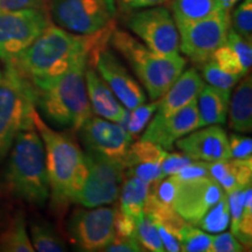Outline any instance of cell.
<instances>
[{
  "instance_id": "6da1fadb",
  "label": "cell",
  "mask_w": 252,
  "mask_h": 252,
  "mask_svg": "<svg viewBox=\"0 0 252 252\" xmlns=\"http://www.w3.org/2000/svg\"><path fill=\"white\" fill-rule=\"evenodd\" d=\"M115 26L90 35L69 33L50 24L32 45L8 62L35 89L67 72L78 63L88 61L91 50L109 42Z\"/></svg>"
},
{
  "instance_id": "7a4b0ae2",
  "label": "cell",
  "mask_w": 252,
  "mask_h": 252,
  "mask_svg": "<svg viewBox=\"0 0 252 252\" xmlns=\"http://www.w3.org/2000/svg\"><path fill=\"white\" fill-rule=\"evenodd\" d=\"M34 126L43 141L49 196L58 209L76 202L87 176L86 156L70 133L50 128L35 110Z\"/></svg>"
},
{
  "instance_id": "3957f363",
  "label": "cell",
  "mask_w": 252,
  "mask_h": 252,
  "mask_svg": "<svg viewBox=\"0 0 252 252\" xmlns=\"http://www.w3.org/2000/svg\"><path fill=\"white\" fill-rule=\"evenodd\" d=\"M5 173L12 194L27 203L42 207L49 198V181L43 141L35 126L14 139Z\"/></svg>"
},
{
  "instance_id": "277c9868",
  "label": "cell",
  "mask_w": 252,
  "mask_h": 252,
  "mask_svg": "<svg viewBox=\"0 0 252 252\" xmlns=\"http://www.w3.org/2000/svg\"><path fill=\"white\" fill-rule=\"evenodd\" d=\"M88 61L81 62L67 72L35 89L36 108L43 117L56 127L78 131L93 116L86 87Z\"/></svg>"
},
{
  "instance_id": "5b68a950",
  "label": "cell",
  "mask_w": 252,
  "mask_h": 252,
  "mask_svg": "<svg viewBox=\"0 0 252 252\" xmlns=\"http://www.w3.org/2000/svg\"><path fill=\"white\" fill-rule=\"evenodd\" d=\"M109 41L128 62L152 100L162 97L186 67V60L179 53L157 54L124 31L115 28Z\"/></svg>"
},
{
  "instance_id": "8992f818",
  "label": "cell",
  "mask_w": 252,
  "mask_h": 252,
  "mask_svg": "<svg viewBox=\"0 0 252 252\" xmlns=\"http://www.w3.org/2000/svg\"><path fill=\"white\" fill-rule=\"evenodd\" d=\"M35 89L17 69L6 63L0 80V161L21 131L34 127Z\"/></svg>"
},
{
  "instance_id": "52a82bcc",
  "label": "cell",
  "mask_w": 252,
  "mask_h": 252,
  "mask_svg": "<svg viewBox=\"0 0 252 252\" xmlns=\"http://www.w3.org/2000/svg\"><path fill=\"white\" fill-rule=\"evenodd\" d=\"M87 176L76 202L84 208L111 204L119 197L126 178L124 162L86 152Z\"/></svg>"
},
{
  "instance_id": "ba28073f",
  "label": "cell",
  "mask_w": 252,
  "mask_h": 252,
  "mask_svg": "<svg viewBox=\"0 0 252 252\" xmlns=\"http://www.w3.org/2000/svg\"><path fill=\"white\" fill-rule=\"evenodd\" d=\"M50 25L46 9L0 11V60L11 62Z\"/></svg>"
},
{
  "instance_id": "9c48e42d",
  "label": "cell",
  "mask_w": 252,
  "mask_h": 252,
  "mask_svg": "<svg viewBox=\"0 0 252 252\" xmlns=\"http://www.w3.org/2000/svg\"><path fill=\"white\" fill-rule=\"evenodd\" d=\"M179 49L196 64H203L225 42L230 13L217 11L194 23L179 25Z\"/></svg>"
},
{
  "instance_id": "30bf717a",
  "label": "cell",
  "mask_w": 252,
  "mask_h": 252,
  "mask_svg": "<svg viewBox=\"0 0 252 252\" xmlns=\"http://www.w3.org/2000/svg\"><path fill=\"white\" fill-rule=\"evenodd\" d=\"M126 25L147 48L160 55L179 53V32L174 18L162 6L132 11L126 19Z\"/></svg>"
},
{
  "instance_id": "8fae6325",
  "label": "cell",
  "mask_w": 252,
  "mask_h": 252,
  "mask_svg": "<svg viewBox=\"0 0 252 252\" xmlns=\"http://www.w3.org/2000/svg\"><path fill=\"white\" fill-rule=\"evenodd\" d=\"M49 11L59 27L90 35L112 25L108 0H50Z\"/></svg>"
},
{
  "instance_id": "7c38bea8",
  "label": "cell",
  "mask_w": 252,
  "mask_h": 252,
  "mask_svg": "<svg viewBox=\"0 0 252 252\" xmlns=\"http://www.w3.org/2000/svg\"><path fill=\"white\" fill-rule=\"evenodd\" d=\"M77 209L68 222V234L81 251H104L115 237L116 207Z\"/></svg>"
},
{
  "instance_id": "4fadbf2b",
  "label": "cell",
  "mask_w": 252,
  "mask_h": 252,
  "mask_svg": "<svg viewBox=\"0 0 252 252\" xmlns=\"http://www.w3.org/2000/svg\"><path fill=\"white\" fill-rule=\"evenodd\" d=\"M88 64L96 69L125 109L132 110L146 102L143 88L117 56L106 48V43L97 46L90 53Z\"/></svg>"
},
{
  "instance_id": "5bb4252c",
  "label": "cell",
  "mask_w": 252,
  "mask_h": 252,
  "mask_svg": "<svg viewBox=\"0 0 252 252\" xmlns=\"http://www.w3.org/2000/svg\"><path fill=\"white\" fill-rule=\"evenodd\" d=\"M224 194L225 191L212 175L178 180L173 208L186 222L195 225Z\"/></svg>"
},
{
  "instance_id": "9a60e30c",
  "label": "cell",
  "mask_w": 252,
  "mask_h": 252,
  "mask_svg": "<svg viewBox=\"0 0 252 252\" xmlns=\"http://www.w3.org/2000/svg\"><path fill=\"white\" fill-rule=\"evenodd\" d=\"M87 152L124 162L132 137L118 123L91 116L78 128Z\"/></svg>"
},
{
  "instance_id": "2e32d148",
  "label": "cell",
  "mask_w": 252,
  "mask_h": 252,
  "mask_svg": "<svg viewBox=\"0 0 252 252\" xmlns=\"http://www.w3.org/2000/svg\"><path fill=\"white\" fill-rule=\"evenodd\" d=\"M200 127L197 100L194 99L169 117H154L147 125L141 139L159 145L166 151H171L176 140Z\"/></svg>"
},
{
  "instance_id": "e0dca14e",
  "label": "cell",
  "mask_w": 252,
  "mask_h": 252,
  "mask_svg": "<svg viewBox=\"0 0 252 252\" xmlns=\"http://www.w3.org/2000/svg\"><path fill=\"white\" fill-rule=\"evenodd\" d=\"M175 144L182 153L198 161L215 162L231 158L228 134L220 125L197 128L176 140Z\"/></svg>"
},
{
  "instance_id": "ac0fdd59",
  "label": "cell",
  "mask_w": 252,
  "mask_h": 252,
  "mask_svg": "<svg viewBox=\"0 0 252 252\" xmlns=\"http://www.w3.org/2000/svg\"><path fill=\"white\" fill-rule=\"evenodd\" d=\"M167 151L159 145L140 139L132 143L124 159L126 175H134L152 184L162 179L161 166Z\"/></svg>"
},
{
  "instance_id": "d6986e66",
  "label": "cell",
  "mask_w": 252,
  "mask_h": 252,
  "mask_svg": "<svg viewBox=\"0 0 252 252\" xmlns=\"http://www.w3.org/2000/svg\"><path fill=\"white\" fill-rule=\"evenodd\" d=\"M204 80L195 68L182 71L172 87L159 98L157 113L154 117L166 118L196 99L204 86Z\"/></svg>"
},
{
  "instance_id": "ffe728a7",
  "label": "cell",
  "mask_w": 252,
  "mask_h": 252,
  "mask_svg": "<svg viewBox=\"0 0 252 252\" xmlns=\"http://www.w3.org/2000/svg\"><path fill=\"white\" fill-rule=\"evenodd\" d=\"M84 77H86V87L91 110L104 119L121 123L125 118L127 109H125L119 102L108 83L100 77L96 69L88 63Z\"/></svg>"
},
{
  "instance_id": "44dd1931",
  "label": "cell",
  "mask_w": 252,
  "mask_h": 252,
  "mask_svg": "<svg viewBox=\"0 0 252 252\" xmlns=\"http://www.w3.org/2000/svg\"><path fill=\"white\" fill-rule=\"evenodd\" d=\"M209 174L220 185L225 194L251 185L252 158L234 159L230 158L215 162H207Z\"/></svg>"
},
{
  "instance_id": "7402d4cb",
  "label": "cell",
  "mask_w": 252,
  "mask_h": 252,
  "mask_svg": "<svg viewBox=\"0 0 252 252\" xmlns=\"http://www.w3.org/2000/svg\"><path fill=\"white\" fill-rule=\"evenodd\" d=\"M196 100L201 127L225 124L229 111L230 91L204 84Z\"/></svg>"
},
{
  "instance_id": "603a6c76",
  "label": "cell",
  "mask_w": 252,
  "mask_h": 252,
  "mask_svg": "<svg viewBox=\"0 0 252 252\" xmlns=\"http://www.w3.org/2000/svg\"><path fill=\"white\" fill-rule=\"evenodd\" d=\"M229 126L238 133H250L252 130V81L245 75L239 80L231 102H229Z\"/></svg>"
},
{
  "instance_id": "cb8c5ba5",
  "label": "cell",
  "mask_w": 252,
  "mask_h": 252,
  "mask_svg": "<svg viewBox=\"0 0 252 252\" xmlns=\"http://www.w3.org/2000/svg\"><path fill=\"white\" fill-rule=\"evenodd\" d=\"M150 185L134 175H126L121 189L119 210L134 220H140L144 216V207L149 195Z\"/></svg>"
},
{
  "instance_id": "d4e9b609",
  "label": "cell",
  "mask_w": 252,
  "mask_h": 252,
  "mask_svg": "<svg viewBox=\"0 0 252 252\" xmlns=\"http://www.w3.org/2000/svg\"><path fill=\"white\" fill-rule=\"evenodd\" d=\"M176 26L194 23L219 11L216 0H167Z\"/></svg>"
},
{
  "instance_id": "484cf974",
  "label": "cell",
  "mask_w": 252,
  "mask_h": 252,
  "mask_svg": "<svg viewBox=\"0 0 252 252\" xmlns=\"http://www.w3.org/2000/svg\"><path fill=\"white\" fill-rule=\"evenodd\" d=\"M0 250L6 252L35 251L28 236L26 220L23 213H18L11 220L7 228L0 236Z\"/></svg>"
},
{
  "instance_id": "4316f807",
  "label": "cell",
  "mask_w": 252,
  "mask_h": 252,
  "mask_svg": "<svg viewBox=\"0 0 252 252\" xmlns=\"http://www.w3.org/2000/svg\"><path fill=\"white\" fill-rule=\"evenodd\" d=\"M32 244L39 252H63L65 244L56 230L45 220H34L31 224Z\"/></svg>"
},
{
  "instance_id": "83f0119b",
  "label": "cell",
  "mask_w": 252,
  "mask_h": 252,
  "mask_svg": "<svg viewBox=\"0 0 252 252\" xmlns=\"http://www.w3.org/2000/svg\"><path fill=\"white\" fill-rule=\"evenodd\" d=\"M195 225L204 231L214 234L225 231L230 225V212L226 194L223 195L219 202L214 204Z\"/></svg>"
},
{
  "instance_id": "f1b7e54d",
  "label": "cell",
  "mask_w": 252,
  "mask_h": 252,
  "mask_svg": "<svg viewBox=\"0 0 252 252\" xmlns=\"http://www.w3.org/2000/svg\"><path fill=\"white\" fill-rule=\"evenodd\" d=\"M158 105H159V99H156L150 104L144 103L137 108L127 110L125 118L118 124L125 128L126 132L132 137V139H134L141 133L145 126L150 122L153 113L157 111Z\"/></svg>"
},
{
  "instance_id": "f546056e",
  "label": "cell",
  "mask_w": 252,
  "mask_h": 252,
  "mask_svg": "<svg viewBox=\"0 0 252 252\" xmlns=\"http://www.w3.org/2000/svg\"><path fill=\"white\" fill-rule=\"evenodd\" d=\"M212 242L213 236L188 222L181 231L180 247L184 252H209Z\"/></svg>"
},
{
  "instance_id": "4dcf8cb0",
  "label": "cell",
  "mask_w": 252,
  "mask_h": 252,
  "mask_svg": "<svg viewBox=\"0 0 252 252\" xmlns=\"http://www.w3.org/2000/svg\"><path fill=\"white\" fill-rule=\"evenodd\" d=\"M231 234L244 245L250 249L252 245V189L248 186L245 190V202L243 212L235 224L231 225Z\"/></svg>"
},
{
  "instance_id": "1f68e13d",
  "label": "cell",
  "mask_w": 252,
  "mask_h": 252,
  "mask_svg": "<svg viewBox=\"0 0 252 252\" xmlns=\"http://www.w3.org/2000/svg\"><path fill=\"white\" fill-rule=\"evenodd\" d=\"M134 238L138 242V244L140 245L143 251H165V248H163L161 238H160L156 224L146 215H144L143 219L138 222Z\"/></svg>"
},
{
  "instance_id": "d6a6232c",
  "label": "cell",
  "mask_w": 252,
  "mask_h": 252,
  "mask_svg": "<svg viewBox=\"0 0 252 252\" xmlns=\"http://www.w3.org/2000/svg\"><path fill=\"white\" fill-rule=\"evenodd\" d=\"M202 75L203 80L208 84L226 91H231L232 88L236 87V84L242 78L238 75H234L224 71L212 59H209L206 63L202 64Z\"/></svg>"
},
{
  "instance_id": "836d02e7",
  "label": "cell",
  "mask_w": 252,
  "mask_h": 252,
  "mask_svg": "<svg viewBox=\"0 0 252 252\" xmlns=\"http://www.w3.org/2000/svg\"><path fill=\"white\" fill-rule=\"evenodd\" d=\"M224 43L237 56L242 67L244 68V70L247 72L250 71L252 65L251 40L245 39V37L239 35L238 33H236L232 28H230Z\"/></svg>"
},
{
  "instance_id": "e575fe53",
  "label": "cell",
  "mask_w": 252,
  "mask_h": 252,
  "mask_svg": "<svg viewBox=\"0 0 252 252\" xmlns=\"http://www.w3.org/2000/svg\"><path fill=\"white\" fill-rule=\"evenodd\" d=\"M232 30L245 39L252 35V0H243L232 14Z\"/></svg>"
},
{
  "instance_id": "d590c367",
  "label": "cell",
  "mask_w": 252,
  "mask_h": 252,
  "mask_svg": "<svg viewBox=\"0 0 252 252\" xmlns=\"http://www.w3.org/2000/svg\"><path fill=\"white\" fill-rule=\"evenodd\" d=\"M210 59L214 60V61L217 63V65L226 72L238 75V76L241 77H244L245 75H248V72L244 70L243 67H242L237 56L232 53V50L230 49L225 43H223L219 49H216V52L214 53Z\"/></svg>"
},
{
  "instance_id": "8d00e7d4",
  "label": "cell",
  "mask_w": 252,
  "mask_h": 252,
  "mask_svg": "<svg viewBox=\"0 0 252 252\" xmlns=\"http://www.w3.org/2000/svg\"><path fill=\"white\" fill-rule=\"evenodd\" d=\"M247 249L231 232H223L213 237L209 252H241Z\"/></svg>"
},
{
  "instance_id": "74e56055",
  "label": "cell",
  "mask_w": 252,
  "mask_h": 252,
  "mask_svg": "<svg viewBox=\"0 0 252 252\" xmlns=\"http://www.w3.org/2000/svg\"><path fill=\"white\" fill-rule=\"evenodd\" d=\"M230 156L234 159H249L252 158V140L249 137L231 134L228 137Z\"/></svg>"
},
{
  "instance_id": "f35d334b",
  "label": "cell",
  "mask_w": 252,
  "mask_h": 252,
  "mask_svg": "<svg viewBox=\"0 0 252 252\" xmlns=\"http://www.w3.org/2000/svg\"><path fill=\"white\" fill-rule=\"evenodd\" d=\"M193 161V159H190V158L184 153H167L161 166L162 176L166 178V176L176 174L185 166L189 165V163Z\"/></svg>"
},
{
  "instance_id": "ab89813d",
  "label": "cell",
  "mask_w": 252,
  "mask_h": 252,
  "mask_svg": "<svg viewBox=\"0 0 252 252\" xmlns=\"http://www.w3.org/2000/svg\"><path fill=\"white\" fill-rule=\"evenodd\" d=\"M49 0H0V11L36 8L49 11Z\"/></svg>"
},
{
  "instance_id": "60d3db41",
  "label": "cell",
  "mask_w": 252,
  "mask_h": 252,
  "mask_svg": "<svg viewBox=\"0 0 252 252\" xmlns=\"http://www.w3.org/2000/svg\"><path fill=\"white\" fill-rule=\"evenodd\" d=\"M139 220H134L127 214L123 213L122 210L117 209L115 217V231L118 236H127V237H133L135 234V229Z\"/></svg>"
},
{
  "instance_id": "b9f144b4",
  "label": "cell",
  "mask_w": 252,
  "mask_h": 252,
  "mask_svg": "<svg viewBox=\"0 0 252 252\" xmlns=\"http://www.w3.org/2000/svg\"><path fill=\"white\" fill-rule=\"evenodd\" d=\"M104 251L109 252H139L141 250L140 245L135 241L133 237H127V236H118L115 235V237L111 241L108 247L104 249Z\"/></svg>"
},
{
  "instance_id": "7bdbcfd3",
  "label": "cell",
  "mask_w": 252,
  "mask_h": 252,
  "mask_svg": "<svg viewBox=\"0 0 252 252\" xmlns=\"http://www.w3.org/2000/svg\"><path fill=\"white\" fill-rule=\"evenodd\" d=\"M119 7L125 13H130L137 9L153 7V6H160L166 4L167 0H116Z\"/></svg>"
},
{
  "instance_id": "ee69618b",
  "label": "cell",
  "mask_w": 252,
  "mask_h": 252,
  "mask_svg": "<svg viewBox=\"0 0 252 252\" xmlns=\"http://www.w3.org/2000/svg\"><path fill=\"white\" fill-rule=\"evenodd\" d=\"M217 1V7H219V11L226 12V13H230L231 8L237 4L239 0H216Z\"/></svg>"
},
{
  "instance_id": "f6af8a7d",
  "label": "cell",
  "mask_w": 252,
  "mask_h": 252,
  "mask_svg": "<svg viewBox=\"0 0 252 252\" xmlns=\"http://www.w3.org/2000/svg\"><path fill=\"white\" fill-rule=\"evenodd\" d=\"M1 76H2V72H1V70H0V80H1Z\"/></svg>"
}]
</instances>
